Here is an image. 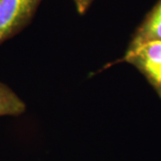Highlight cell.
<instances>
[{"instance_id": "obj_1", "label": "cell", "mask_w": 161, "mask_h": 161, "mask_svg": "<svg viewBox=\"0 0 161 161\" xmlns=\"http://www.w3.org/2000/svg\"><path fill=\"white\" fill-rule=\"evenodd\" d=\"M123 60L143 75L161 99V40L130 42Z\"/></svg>"}, {"instance_id": "obj_2", "label": "cell", "mask_w": 161, "mask_h": 161, "mask_svg": "<svg viewBox=\"0 0 161 161\" xmlns=\"http://www.w3.org/2000/svg\"><path fill=\"white\" fill-rule=\"evenodd\" d=\"M41 0H0V45L29 23Z\"/></svg>"}, {"instance_id": "obj_3", "label": "cell", "mask_w": 161, "mask_h": 161, "mask_svg": "<svg viewBox=\"0 0 161 161\" xmlns=\"http://www.w3.org/2000/svg\"><path fill=\"white\" fill-rule=\"evenodd\" d=\"M161 40V0L147 14L139 26L131 42H145Z\"/></svg>"}, {"instance_id": "obj_4", "label": "cell", "mask_w": 161, "mask_h": 161, "mask_svg": "<svg viewBox=\"0 0 161 161\" xmlns=\"http://www.w3.org/2000/svg\"><path fill=\"white\" fill-rule=\"evenodd\" d=\"M26 110V105L11 88L0 82V117L18 116Z\"/></svg>"}, {"instance_id": "obj_5", "label": "cell", "mask_w": 161, "mask_h": 161, "mask_svg": "<svg viewBox=\"0 0 161 161\" xmlns=\"http://www.w3.org/2000/svg\"><path fill=\"white\" fill-rule=\"evenodd\" d=\"M73 1L75 2L78 13L82 14L86 12V10L89 8V6H91L93 0H73Z\"/></svg>"}]
</instances>
